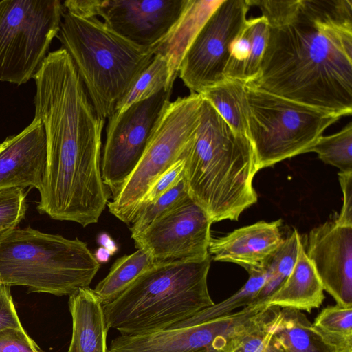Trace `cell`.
I'll list each match as a JSON object with an SVG mask.
<instances>
[{"instance_id": "obj_1", "label": "cell", "mask_w": 352, "mask_h": 352, "mask_svg": "<svg viewBox=\"0 0 352 352\" xmlns=\"http://www.w3.org/2000/svg\"><path fill=\"white\" fill-rule=\"evenodd\" d=\"M269 25L256 78L269 93L340 117L352 112V1L250 0Z\"/></svg>"}, {"instance_id": "obj_2", "label": "cell", "mask_w": 352, "mask_h": 352, "mask_svg": "<svg viewBox=\"0 0 352 352\" xmlns=\"http://www.w3.org/2000/svg\"><path fill=\"white\" fill-rule=\"evenodd\" d=\"M33 78L34 117L43 123L47 145L37 210L83 227L96 223L111 195L100 167L105 120L97 114L64 48L48 53Z\"/></svg>"}, {"instance_id": "obj_3", "label": "cell", "mask_w": 352, "mask_h": 352, "mask_svg": "<svg viewBox=\"0 0 352 352\" xmlns=\"http://www.w3.org/2000/svg\"><path fill=\"white\" fill-rule=\"evenodd\" d=\"M182 158L188 194L212 223L238 220L257 201L253 179L258 170L248 137L235 132L204 98L195 135Z\"/></svg>"}, {"instance_id": "obj_4", "label": "cell", "mask_w": 352, "mask_h": 352, "mask_svg": "<svg viewBox=\"0 0 352 352\" xmlns=\"http://www.w3.org/2000/svg\"><path fill=\"white\" fill-rule=\"evenodd\" d=\"M211 256L156 261L103 305L107 327L121 335L164 329L214 304L207 278Z\"/></svg>"}, {"instance_id": "obj_5", "label": "cell", "mask_w": 352, "mask_h": 352, "mask_svg": "<svg viewBox=\"0 0 352 352\" xmlns=\"http://www.w3.org/2000/svg\"><path fill=\"white\" fill-rule=\"evenodd\" d=\"M57 36L104 120L154 56L150 47L125 38L96 16L82 18L65 11Z\"/></svg>"}, {"instance_id": "obj_6", "label": "cell", "mask_w": 352, "mask_h": 352, "mask_svg": "<svg viewBox=\"0 0 352 352\" xmlns=\"http://www.w3.org/2000/svg\"><path fill=\"white\" fill-rule=\"evenodd\" d=\"M100 264L85 242L30 227L0 240V283L29 292L70 296L89 287Z\"/></svg>"}, {"instance_id": "obj_7", "label": "cell", "mask_w": 352, "mask_h": 352, "mask_svg": "<svg viewBox=\"0 0 352 352\" xmlns=\"http://www.w3.org/2000/svg\"><path fill=\"white\" fill-rule=\"evenodd\" d=\"M248 137L258 170L307 153L341 117L259 89L248 82Z\"/></svg>"}, {"instance_id": "obj_8", "label": "cell", "mask_w": 352, "mask_h": 352, "mask_svg": "<svg viewBox=\"0 0 352 352\" xmlns=\"http://www.w3.org/2000/svg\"><path fill=\"white\" fill-rule=\"evenodd\" d=\"M275 312L274 307L263 302L215 318L203 319L197 313L162 330L120 334L111 340L107 352H236Z\"/></svg>"}, {"instance_id": "obj_9", "label": "cell", "mask_w": 352, "mask_h": 352, "mask_svg": "<svg viewBox=\"0 0 352 352\" xmlns=\"http://www.w3.org/2000/svg\"><path fill=\"white\" fill-rule=\"evenodd\" d=\"M202 100L200 94H190L167 104L138 165L107 204L117 219L130 224L153 182L182 158L198 127Z\"/></svg>"}, {"instance_id": "obj_10", "label": "cell", "mask_w": 352, "mask_h": 352, "mask_svg": "<svg viewBox=\"0 0 352 352\" xmlns=\"http://www.w3.org/2000/svg\"><path fill=\"white\" fill-rule=\"evenodd\" d=\"M64 11L59 0H3L0 4V82L33 78L57 36Z\"/></svg>"}, {"instance_id": "obj_11", "label": "cell", "mask_w": 352, "mask_h": 352, "mask_svg": "<svg viewBox=\"0 0 352 352\" xmlns=\"http://www.w3.org/2000/svg\"><path fill=\"white\" fill-rule=\"evenodd\" d=\"M172 91L163 90L108 118L100 167L102 180L113 199L142 157L159 118L170 102Z\"/></svg>"}, {"instance_id": "obj_12", "label": "cell", "mask_w": 352, "mask_h": 352, "mask_svg": "<svg viewBox=\"0 0 352 352\" xmlns=\"http://www.w3.org/2000/svg\"><path fill=\"white\" fill-rule=\"evenodd\" d=\"M250 7L249 0H223L204 23L178 71L191 94H201L226 79L231 45L245 25Z\"/></svg>"}, {"instance_id": "obj_13", "label": "cell", "mask_w": 352, "mask_h": 352, "mask_svg": "<svg viewBox=\"0 0 352 352\" xmlns=\"http://www.w3.org/2000/svg\"><path fill=\"white\" fill-rule=\"evenodd\" d=\"M212 222L190 197L132 238L154 262L209 255Z\"/></svg>"}, {"instance_id": "obj_14", "label": "cell", "mask_w": 352, "mask_h": 352, "mask_svg": "<svg viewBox=\"0 0 352 352\" xmlns=\"http://www.w3.org/2000/svg\"><path fill=\"white\" fill-rule=\"evenodd\" d=\"M305 252L324 290L336 304L352 307V226L326 222L313 228Z\"/></svg>"}, {"instance_id": "obj_15", "label": "cell", "mask_w": 352, "mask_h": 352, "mask_svg": "<svg viewBox=\"0 0 352 352\" xmlns=\"http://www.w3.org/2000/svg\"><path fill=\"white\" fill-rule=\"evenodd\" d=\"M188 0H106L99 16L116 32L130 41L151 47L177 20Z\"/></svg>"}, {"instance_id": "obj_16", "label": "cell", "mask_w": 352, "mask_h": 352, "mask_svg": "<svg viewBox=\"0 0 352 352\" xmlns=\"http://www.w3.org/2000/svg\"><path fill=\"white\" fill-rule=\"evenodd\" d=\"M46 162L45 129L34 117L22 131L0 143V190L19 187L39 190Z\"/></svg>"}, {"instance_id": "obj_17", "label": "cell", "mask_w": 352, "mask_h": 352, "mask_svg": "<svg viewBox=\"0 0 352 352\" xmlns=\"http://www.w3.org/2000/svg\"><path fill=\"white\" fill-rule=\"evenodd\" d=\"M281 225V219L258 221L211 238L208 253L216 261L233 263L246 270L263 267L284 241Z\"/></svg>"}, {"instance_id": "obj_18", "label": "cell", "mask_w": 352, "mask_h": 352, "mask_svg": "<svg viewBox=\"0 0 352 352\" xmlns=\"http://www.w3.org/2000/svg\"><path fill=\"white\" fill-rule=\"evenodd\" d=\"M72 334L67 352H107L103 304L93 289H79L69 296Z\"/></svg>"}, {"instance_id": "obj_19", "label": "cell", "mask_w": 352, "mask_h": 352, "mask_svg": "<svg viewBox=\"0 0 352 352\" xmlns=\"http://www.w3.org/2000/svg\"><path fill=\"white\" fill-rule=\"evenodd\" d=\"M223 0H188L167 34L150 48L167 60L175 81L182 59L195 38Z\"/></svg>"}, {"instance_id": "obj_20", "label": "cell", "mask_w": 352, "mask_h": 352, "mask_svg": "<svg viewBox=\"0 0 352 352\" xmlns=\"http://www.w3.org/2000/svg\"><path fill=\"white\" fill-rule=\"evenodd\" d=\"M324 299L323 287L301 241L296 261L291 273L265 302L280 308H292L311 312L312 309L320 307Z\"/></svg>"}, {"instance_id": "obj_21", "label": "cell", "mask_w": 352, "mask_h": 352, "mask_svg": "<svg viewBox=\"0 0 352 352\" xmlns=\"http://www.w3.org/2000/svg\"><path fill=\"white\" fill-rule=\"evenodd\" d=\"M269 36V25L263 16L248 19L231 45L226 78L248 82L258 76Z\"/></svg>"}, {"instance_id": "obj_22", "label": "cell", "mask_w": 352, "mask_h": 352, "mask_svg": "<svg viewBox=\"0 0 352 352\" xmlns=\"http://www.w3.org/2000/svg\"><path fill=\"white\" fill-rule=\"evenodd\" d=\"M272 329L286 352H334L314 331L312 323L300 310L281 308Z\"/></svg>"}, {"instance_id": "obj_23", "label": "cell", "mask_w": 352, "mask_h": 352, "mask_svg": "<svg viewBox=\"0 0 352 352\" xmlns=\"http://www.w3.org/2000/svg\"><path fill=\"white\" fill-rule=\"evenodd\" d=\"M248 81L226 78L200 94L236 133L248 136Z\"/></svg>"}, {"instance_id": "obj_24", "label": "cell", "mask_w": 352, "mask_h": 352, "mask_svg": "<svg viewBox=\"0 0 352 352\" xmlns=\"http://www.w3.org/2000/svg\"><path fill=\"white\" fill-rule=\"evenodd\" d=\"M153 262L150 255L142 250L124 255L115 261L109 274L94 290L103 305L108 303L124 291Z\"/></svg>"}, {"instance_id": "obj_25", "label": "cell", "mask_w": 352, "mask_h": 352, "mask_svg": "<svg viewBox=\"0 0 352 352\" xmlns=\"http://www.w3.org/2000/svg\"><path fill=\"white\" fill-rule=\"evenodd\" d=\"M312 328L334 352H352V307H326L315 318Z\"/></svg>"}, {"instance_id": "obj_26", "label": "cell", "mask_w": 352, "mask_h": 352, "mask_svg": "<svg viewBox=\"0 0 352 352\" xmlns=\"http://www.w3.org/2000/svg\"><path fill=\"white\" fill-rule=\"evenodd\" d=\"M174 82L170 77L167 60L161 55H154L118 102L113 113H121L135 103L146 100L163 90L173 89Z\"/></svg>"}, {"instance_id": "obj_27", "label": "cell", "mask_w": 352, "mask_h": 352, "mask_svg": "<svg viewBox=\"0 0 352 352\" xmlns=\"http://www.w3.org/2000/svg\"><path fill=\"white\" fill-rule=\"evenodd\" d=\"M301 241L298 231L294 230L266 262L267 279L256 296V302H265L287 279L296 261Z\"/></svg>"}, {"instance_id": "obj_28", "label": "cell", "mask_w": 352, "mask_h": 352, "mask_svg": "<svg viewBox=\"0 0 352 352\" xmlns=\"http://www.w3.org/2000/svg\"><path fill=\"white\" fill-rule=\"evenodd\" d=\"M320 160L338 168L342 173L352 172V123L331 135L321 136L308 150Z\"/></svg>"}, {"instance_id": "obj_29", "label": "cell", "mask_w": 352, "mask_h": 352, "mask_svg": "<svg viewBox=\"0 0 352 352\" xmlns=\"http://www.w3.org/2000/svg\"><path fill=\"white\" fill-rule=\"evenodd\" d=\"M247 272L248 280L236 292L221 302L201 310L197 312L198 315L203 319L215 318L231 314L237 308L256 303V296L267 279V271L264 266Z\"/></svg>"}, {"instance_id": "obj_30", "label": "cell", "mask_w": 352, "mask_h": 352, "mask_svg": "<svg viewBox=\"0 0 352 352\" xmlns=\"http://www.w3.org/2000/svg\"><path fill=\"white\" fill-rule=\"evenodd\" d=\"M188 197L189 195L182 179L170 190L138 211L130 223L131 238L140 234L153 221L177 206Z\"/></svg>"}, {"instance_id": "obj_31", "label": "cell", "mask_w": 352, "mask_h": 352, "mask_svg": "<svg viewBox=\"0 0 352 352\" xmlns=\"http://www.w3.org/2000/svg\"><path fill=\"white\" fill-rule=\"evenodd\" d=\"M24 188L0 190V240L15 230L24 218L27 204Z\"/></svg>"}, {"instance_id": "obj_32", "label": "cell", "mask_w": 352, "mask_h": 352, "mask_svg": "<svg viewBox=\"0 0 352 352\" xmlns=\"http://www.w3.org/2000/svg\"><path fill=\"white\" fill-rule=\"evenodd\" d=\"M276 316L265 327L249 335L236 352H286L272 329Z\"/></svg>"}, {"instance_id": "obj_33", "label": "cell", "mask_w": 352, "mask_h": 352, "mask_svg": "<svg viewBox=\"0 0 352 352\" xmlns=\"http://www.w3.org/2000/svg\"><path fill=\"white\" fill-rule=\"evenodd\" d=\"M184 167V160L183 158H181L166 171L162 174L153 182L146 195L144 196L138 211L154 201L161 195L170 190L180 180H182L183 179Z\"/></svg>"}, {"instance_id": "obj_34", "label": "cell", "mask_w": 352, "mask_h": 352, "mask_svg": "<svg viewBox=\"0 0 352 352\" xmlns=\"http://www.w3.org/2000/svg\"><path fill=\"white\" fill-rule=\"evenodd\" d=\"M0 352H43L24 329L0 331Z\"/></svg>"}, {"instance_id": "obj_35", "label": "cell", "mask_w": 352, "mask_h": 352, "mask_svg": "<svg viewBox=\"0 0 352 352\" xmlns=\"http://www.w3.org/2000/svg\"><path fill=\"white\" fill-rule=\"evenodd\" d=\"M23 329L15 309L10 286L0 283V331Z\"/></svg>"}, {"instance_id": "obj_36", "label": "cell", "mask_w": 352, "mask_h": 352, "mask_svg": "<svg viewBox=\"0 0 352 352\" xmlns=\"http://www.w3.org/2000/svg\"><path fill=\"white\" fill-rule=\"evenodd\" d=\"M338 179L343 194V204L334 222L340 226H352V172H340Z\"/></svg>"}, {"instance_id": "obj_37", "label": "cell", "mask_w": 352, "mask_h": 352, "mask_svg": "<svg viewBox=\"0 0 352 352\" xmlns=\"http://www.w3.org/2000/svg\"><path fill=\"white\" fill-rule=\"evenodd\" d=\"M102 0H67L63 2L66 12L82 18L99 16Z\"/></svg>"}, {"instance_id": "obj_38", "label": "cell", "mask_w": 352, "mask_h": 352, "mask_svg": "<svg viewBox=\"0 0 352 352\" xmlns=\"http://www.w3.org/2000/svg\"><path fill=\"white\" fill-rule=\"evenodd\" d=\"M97 242L108 250L112 254L118 252V246L115 241L106 232H101L97 236Z\"/></svg>"}, {"instance_id": "obj_39", "label": "cell", "mask_w": 352, "mask_h": 352, "mask_svg": "<svg viewBox=\"0 0 352 352\" xmlns=\"http://www.w3.org/2000/svg\"><path fill=\"white\" fill-rule=\"evenodd\" d=\"M113 254L103 247L98 248L94 254L96 260L99 263H107Z\"/></svg>"}, {"instance_id": "obj_40", "label": "cell", "mask_w": 352, "mask_h": 352, "mask_svg": "<svg viewBox=\"0 0 352 352\" xmlns=\"http://www.w3.org/2000/svg\"><path fill=\"white\" fill-rule=\"evenodd\" d=\"M1 1H0V4H1Z\"/></svg>"}]
</instances>
